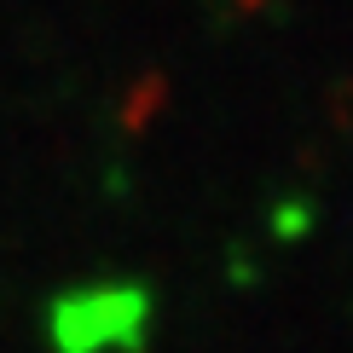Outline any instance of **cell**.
Here are the masks:
<instances>
[{
  "label": "cell",
  "mask_w": 353,
  "mask_h": 353,
  "mask_svg": "<svg viewBox=\"0 0 353 353\" xmlns=\"http://www.w3.org/2000/svg\"><path fill=\"white\" fill-rule=\"evenodd\" d=\"M157 330V290L145 278H87L41 307L47 353H145Z\"/></svg>",
  "instance_id": "1"
}]
</instances>
